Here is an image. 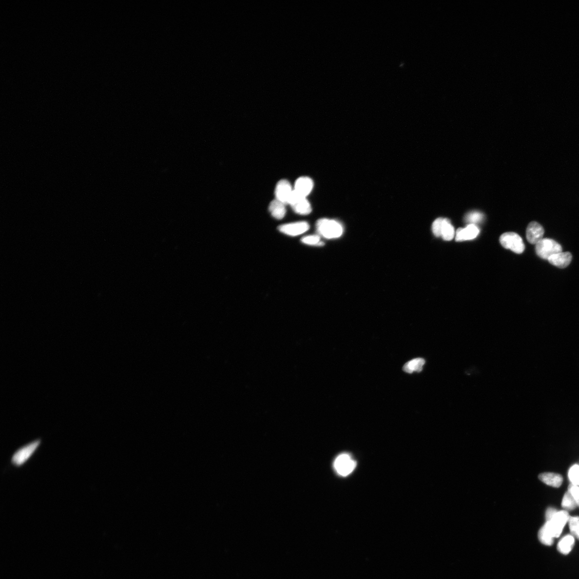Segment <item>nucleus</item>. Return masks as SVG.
I'll return each mask as SVG.
<instances>
[{"instance_id":"19","label":"nucleus","mask_w":579,"mask_h":579,"mask_svg":"<svg viewBox=\"0 0 579 579\" xmlns=\"http://www.w3.org/2000/svg\"><path fill=\"white\" fill-rule=\"evenodd\" d=\"M455 236V231L453 225L448 218L444 219L441 237L444 240H452Z\"/></svg>"},{"instance_id":"20","label":"nucleus","mask_w":579,"mask_h":579,"mask_svg":"<svg viewBox=\"0 0 579 579\" xmlns=\"http://www.w3.org/2000/svg\"><path fill=\"white\" fill-rule=\"evenodd\" d=\"M561 506L566 511L574 510L578 507L575 499L569 492L567 491L565 493L562 499Z\"/></svg>"},{"instance_id":"23","label":"nucleus","mask_w":579,"mask_h":579,"mask_svg":"<svg viewBox=\"0 0 579 579\" xmlns=\"http://www.w3.org/2000/svg\"><path fill=\"white\" fill-rule=\"evenodd\" d=\"M568 478L571 484L579 486V465H573L568 471Z\"/></svg>"},{"instance_id":"4","label":"nucleus","mask_w":579,"mask_h":579,"mask_svg":"<svg viewBox=\"0 0 579 579\" xmlns=\"http://www.w3.org/2000/svg\"><path fill=\"white\" fill-rule=\"evenodd\" d=\"M570 517L569 514L565 510L558 511L549 521L546 522L554 538L560 537Z\"/></svg>"},{"instance_id":"15","label":"nucleus","mask_w":579,"mask_h":579,"mask_svg":"<svg viewBox=\"0 0 579 579\" xmlns=\"http://www.w3.org/2000/svg\"><path fill=\"white\" fill-rule=\"evenodd\" d=\"M286 204L277 200H273L269 206L272 216L277 219H282L285 216L287 210Z\"/></svg>"},{"instance_id":"14","label":"nucleus","mask_w":579,"mask_h":579,"mask_svg":"<svg viewBox=\"0 0 579 579\" xmlns=\"http://www.w3.org/2000/svg\"><path fill=\"white\" fill-rule=\"evenodd\" d=\"M539 478L546 485L554 487H560L563 481L562 477L560 475L552 473L541 474L539 475Z\"/></svg>"},{"instance_id":"17","label":"nucleus","mask_w":579,"mask_h":579,"mask_svg":"<svg viewBox=\"0 0 579 579\" xmlns=\"http://www.w3.org/2000/svg\"><path fill=\"white\" fill-rule=\"evenodd\" d=\"M425 363V359L421 358L412 359L405 365L403 367L404 371L407 373H412L414 372H420L422 371Z\"/></svg>"},{"instance_id":"24","label":"nucleus","mask_w":579,"mask_h":579,"mask_svg":"<svg viewBox=\"0 0 579 579\" xmlns=\"http://www.w3.org/2000/svg\"><path fill=\"white\" fill-rule=\"evenodd\" d=\"M302 242L305 244L312 246H323L324 243L320 241V237L318 235H310L306 236L302 239Z\"/></svg>"},{"instance_id":"22","label":"nucleus","mask_w":579,"mask_h":579,"mask_svg":"<svg viewBox=\"0 0 579 579\" xmlns=\"http://www.w3.org/2000/svg\"><path fill=\"white\" fill-rule=\"evenodd\" d=\"M484 218L483 214L479 212H471L466 214L465 219L469 224L480 223Z\"/></svg>"},{"instance_id":"5","label":"nucleus","mask_w":579,"mask_h":579,"mask_svg":"<svg viewBox=\"0 0 579 579\" xmlns=\"http://www.w3.org/2000/svg\"><path fill=\"white\" fill-rule=\"evenodd\" d=\"M356 466L355 461L347 454L339 455L334 462V468L337 473L342 476L350 474L355 469Z\"/></svg>"},{"instance_id":"8","label":"nucleus","mask_w":579,"mask_h":579,"mask_svg":"<svg viewBox=\"0 0 579 579\" xmlns=\"http://www.w3.org/2000/svg\"><path fill=\"white\" fill-rule=\"evenodd\" d=\"M309 229V225L306 222H298L281 225L278 227L280 232L286 235L297 236L302 234Z\"/></svg>"},{"instance_id":"1","label":"nucleus","mask_w":579,"mask_h":579,"mask_svg":"<svg viewBox=\"0 0 579 579\" xmlns=\"http://www.w3.org/2000/svg\"><path fill=\"white\" fill-rule=\"evenodd\" d=\"M316 230L320 235L327 239L339 238L342 235V225L335 220L320 219L316 223Z\"/></svg>"},{"instance_id":"25","label":"nucleus","mask_w":579,"mask_h":579,"mask_svg":"<svg viewBox=\"0 0 579 579\" xmlns=\"http://www.w3.org/2000/svg\"><path fill=\"white\" fill-rule=\"evenodd\" d=\"M444 218H438L432 224V232L437 237H441L442 229L444 223Z\"/></svg>"},{"instance_id":"13","label":"nucleus","mask_w":579,"mask_h":579,"mask_svg":"<svg viewBox=\"0 0 579 579\" xmlns=\"http://www.w3.org/2000/svg\"><path fill=\"white\" fill-rule=\"evenodd\" d=\"M572 255L570 252H561L549 257L550 264L560 268H565L571 264Z\"/></svg>"},{"instance_id":"18","label":"nucleus","mask_w":579,"mask_h":579,"mask_svg":"<svg viewBox=\"0 0 579 579\" xmlns=\"http://www.w3.org/2000/svg\"><path fill=\"white\" fill-rule=\"evenodd\" d=\"M539 539L540 542L546 545H551L554 543L555 538L552 536L546 523L539 530Z\"/></svg>"},{"instance_id":"2","label":"nucleus","mask_w":579,"mask_h":579,"mask_svg":"<svg viewBox=\"0 0 579 579\" xmlns=\"http://www.w3.org/2000/svg\"><path fill=\"white\" fill-rule=\"evenodd\" d=\"M535 251L540 258L548 260L551 256L561 253L562 249L561 245L555 240L543 238L536 245Z\"/></svg>"},{"instance_id":"12","label":"nucleus","mask_w":579,"mask_h":579,"mask_svg":"<svg viewBox=\"0 0 579 579\" xmlns=\"http://www.w3.org/2000/svg\"><path fill=\"white\" fill-rule=\"evenodd\" d=\"M480 233V230L474 224H469L465 228H459L456 232L457 241L469 240L476 238Z\"/></svg>"},{"instance_id":"26","label":"nucleus","mask_w":579,"mask_h":579,"mask_svg":"<svg viewBox=\"0 0 579 579\" xmlns=\"http://www.w3.org/2000/svg\"><path fill=\"white\" fill-rule=\"evenodd\" d=\"M568 491L571 493L574 499H575L578 507H579V486L571 484L568 487Z\"/></svg>"},{"instance_id":"7","label":"nucleus","mask_w":579,"mask_h":579,"mask_svg":"<svg viewBox=\"0 0 579 579\" xmlns=\"http://www.w3.org/2000/svg\"><path fill=\"white\" fill-rule=\"evenodd\" d=\"M39 444L40 441H36L17 450L12 458L13 463L17 466L24 464L33 454Z\"/></svg>"},{"instance_id":"10","label":"nucleus","mask_w":579,"mask_h":579,"mask_svg":"<svg viewBox=\"0 0 579 579\" xmlns=\"http://www.w3.org/2000/svg\"><path fill=\"white\" fill-rule=\"evenodd\" d=\"M544 234V228L538 222H532L528 225L526 231V237L528 242L531 244H537L543 239Z\"/></svg>"},{"instance_id":"11","label":"nucleus","mask_w":579,"mask_h":579,"mask_svg":"<svg viewBox=\"0 0 579 579\" xmlns=\"http://www.w3.org/2000/svg\"><path fill=\"white\" fill-rule=\"evenodd\" d=\"M313 186L312 179L307 176H302L295 182L293 190L299 195L307 197L313 190Z\"/></svg>"},{"instance_id":"9","label":"nucleus","mask_w":579,"mask_h":579,"mask_svg":"<svg viewBox=\"0 0 579 579\" xmlns=\"http://www.w3.org/2000/svg\"><path fill=\"white\" fill-rule=\"evenodd\" d=\"M293 192V190L290 183L287 180H281L278 182L276 186V200L288 205Z\"/></svg>"},{"instance_id":"3","label":"nucleus","mask_w":579,"mask_h":579,"mask_svg":"<svg viewBox=\"0 0 579 579\" xmlns=\"http://www.w3.org/2000/svg\"><path fill=\"white\" fill-rule=\"evenodd\" d=\"M500 243L504 248L511 250L517 254H521L524 251L525 246L522 239L514 232L502 234L500 237Z\"/></svg>"},{"instance_id":"16","label":"nucleus","mask_w":579,"mask_h":579,"mask_svg":"<svg viewBox=\"0 0 579 579\" xmlns=\"http://www.w3.org/2000/svg\"><path fill=\"white\" fill-rule=\"evenodd\" d=\"M575 543V538L572 535H567L563 538L557 546L558 550L561 554L567 555L570 553Z\"/></svg>"},{"instance_id":"27","label":"nucleus","mask_w":579,"mask_h":579,"mask_svg":"<svg viewBox=\"0 0 579 579\" xmlns=\"http://www.w3.org/2000/svg\"><path fill=\"white\" fill-rule=\"evenodd\" d=\"M558 511H557L556 509L552 507H549L547 509L545 513V518L546 521H549L550 520H551V519L554 517L555 514Z\"/></svg>"},{"instance_id":"6","label":"nucleus","mask_w":579,"mask_h":579,"mask_svg":"<svg viewBox=\"0 0 579 579\" xmlns=\"http://www.w3.org/2000/svg\"><path fill=\"white\" fill-rule=\"evenodd\" d=\"M288 205L291 206L295 212L302 215H307L312 212V207L307 197L299 195L294 190Z\"/></svg>"},{"instance_id":"21","label":"nucleus","mask_w":579,"mask_h":579,"mask_svg":"<svg viewBox=\"0 0 579 579\" xmlns=\"http://www.w3.org/2000/svg\"><path fill=\"white\" fill-rule=\"evenodd\" d=\"M568 523L572 535L579 540V517H570Z\"/></svg>"}]
</instances>
